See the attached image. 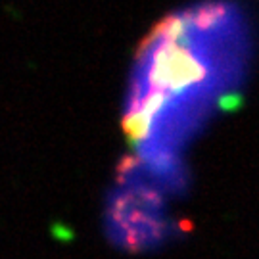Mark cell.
I'll use <instances>...</instances> for the list:
<instances>
[{
	"mask_svg": "<svg viewBox=\"0 0 259 259\" xmlns=\"http://www.w3.org/2000/svg\"><path fill=\"white\" fill-rule=\"evenodd\" d=\"M163 192L139 159H125L106 202L110 240L131 251L161 246L173 232Z\"/></svg>",
	"mask_w": 259,
	"mask_h": 259,
	"instance_id": "1",
	"label": "cell"
}]
</instances>
